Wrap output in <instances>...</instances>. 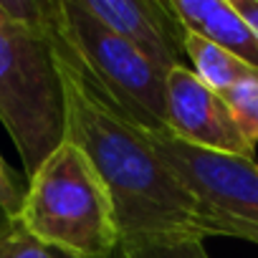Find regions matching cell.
<instances>
[{
	"label": "cell",
	"mask_w": 258,
	"mask_h": 258,
	"mask_svg": "<svg viewBox=\"0 0 258 258\" xmlns=\"http://www.w3.org/2000/svg\"><path fill=\"white\" fill-rule=\"evenodd\" d=\"M0 258H63V255L43 245L36 235H31L28 228L21 223V218L0 215Z\"/></svg>",
	"instance_id": "cell-11"
},
{
	"label": "cell",
	"mask_w": 258,
	"mask_h": 258,
	"mask_svg": "<svg viewBox=\"0 0 258 258\" xmlns=\"http://www.w3.org/2000/svg\"><path fill=\"white\" fill-rule=\"evenodd\" d=\"M51 28L74 53L94 89L147 135L167 129V76L132 43L101 26L81 0H51Z\"/></svg>",
	"instance_id": "cell-4"
},
{
	"label": "cell",
	"mask_w": 258,
	"mask_h": 258,
	"mask_svg": "<svg viewBox=\"0 0 258 258\" xmlns=\"http://www.w3.org/2000/svg\"><path fill=\"white\" fill-rule=\"evenodd\" d=\"M0 121L21 155L26 180L66 140L63 84L48 18L31 26L0 8Z\"/></svg>",
	"instance_id": "cell-3"
},
{
	"label": "cell",
	"mask_w": 258,
	"mask_h": 258,
	"mask_svg": "<svg viewBox=\"0 0 258 258\" xmlns=\"http://www.w3.org/2000/svg\"><path fill=\"white\" fill-rule=\"evenodd\" d=\"M180 26L258 71V33L233 8L230 0H167Z\"/></svg>",
	"instance_id": "cell-8"
},
{
	"label": "cell",
	"mask_w": 258,
	"mask_h": 258,
	"mask_svg": "<svg viewBox=\"0 0 258 258\" xmlns=\"http://www.w3.org/2000/svg\"><path fill=\"white\" fill-rule=\"evenodd\" d=\"M185 53H187V61L192 63L195 76L218 94H225L235 84L258 76V71L253 66H248L245 61L235 58L225 48H220V46L210 43L208 38L195 36L190 31H185Z\"/></svg>",
	"instance_id": "cell-9"
},
{
	"label": "cell",
	"mask_w": 258,
	"mask_h": 258,
	"mask_svg": "<svg viewBox=\"0 0 258 258\" xmlns=\"http://www.w3.org/2000/svg\"><path fill=\"white\" fill-rule=\"evenodd\" d=\"M167 129L185 145L255 160V150L243 140L223 96L187 66L167 74Z\"/></svg>",
	"instance_id": "cell-6"
},
{
	"label": "cell",
	"mask_w": 258,
	"mask_h": 258,
	"mask_svg": "<svg viewBox=\"0 0 258 258\" xmlns=\"http://www.w3.org/2000/svg\"><path fill=\"white\" fill-rule=\"evenodd\" d=\"M235 126L240 129L243 140L255 150L258 145V76L235 84L225 94H220Z\"/></svg>",
	"instance_id": "cell-10"
},
{
	"label": "cell",
	"mask_w": 258,
	"mask_h": 258,
	"mask_svg": "<svg viewBox=\"0 0 258 258\" xmlns=\"http://www.w3.org/2000/svg\"><path fill=\"white\" fill-rule=\"evenodd\" d=\"M81 6L165 76L185 66V28L172 16L167 0H81Z\"/></svg>",
	"instance_id": "cell-7"
},
{
	"label": "cell",
	"mask_w": 258,
	"mask_h": 258,
	"mask_svg": "<svg viewBox=\"0 0 258 258\" xmlns=\"http://www.w3.org/2000/svg\"><path fill=\"white\" fill-rule=\"evenodd\" d=\"M230 3L245 18V23L258 33V0H230Z\"/></svg>",
	"instance_id": "cell-14"
},
{
	"label": "cell",
	"mask_w": 258,
	"mask_h": 258,
	"mask_svg": "<svg viewBox=\"0 0 258 258\" xmlns=\"http://www.w3.org/2000/svg\"><path fill=\"white\" fill-rule=\"evenodd\" d=\"M21 223L63 258H111L121 248L111 192L71 140L28 180Z\"/></svg>",
	"instance_id": "cell-2"
},
{
	"label": "cell",
	"mask_w": 258,
	"mask_h": 258,
	"mask_svg": "<svg viewBox=\"0 0 258 258\" xmlns=\"http://www.w3.org/2000/svg\"><path fill=\"white\" fill-rule=\"evenodd\" d=\"M152 140L165 165L195 198L210 233L258 245V162L185 145L170 132Z\"/></svg>",
	"instance_id": "cell-5"
},
{
	"label": "cell",
	"mask_w": 258,
	"mask_h": 258,
	"mask_svg": "<svg viewBox=\"0 0 258 258\" xmlns=\"http://www.w3.org/2000/svg\"><path fill=\"white\" fill-rule=\"evenodd\" d=\"M121 258H210L205 250V243L200 238H185L172 243H155V245H140L119 250Z\"/></svg>",
	"instance_id": "cell-12"
},
{
	"label": "cell",
	"mask_w": 258,
	"mask_h": 258,
	"mask_svg": "<svg viewBox=\"0 0 258 258\" xmlns=\"http://www.w3.org/2000/svg\"><path fill=\"white\" fill-rule=\"evenodd\" d=\"M28 192V180L21 177L0 155V215L18 218Z\"/></svg>",
	"instance_id": "cell-13"
},
{
	"label": "cell",
	"mask_w": 258,
	"mask_h": 258,
	"mask_svg": "<svg viewBox=\"0 0 258 258\" xmlns=\"http://www.w3.org/2000/svg\"><path fill=\"white\" fill-rule=\"evenodd\" d=\"M56 63L63 84L66 140L86 152L106 182L121 248L172 243L185 238H210V228L177 175L160 157L152 135L124 119L86 79L74 53L51 28Z\"/></svg>",
	"instance_id": "cell-1"
},
{
	"label": "cell",
	"mask_w": 258,
	"mask_h": 258,
	"mask_svg": "<svg viewBox=\"0 0 258 258\" xmlns=\"http://www.w3.org/2000/svg\"><path fill=\"white\" fill-rule=\"evenodd\" d=\"M111 258H121V253H116V255H111Z\"/></svg>",
	"instance_id": "cell-15"
}]
</instances>
